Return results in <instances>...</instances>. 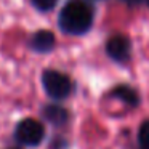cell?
I'll use <instances>...</instances> for the list:
<instances>
[{
    "label": "cell",
    "mask_w": 149,
    "mask_h": 149,
    "mask_svg": "<svg viewBox=\"0 0 149 149\" xmlns=\"http://www.w3.org/2000/svg\"><path fill=\"white\" fill-rule=\"evenodd\" d=\"M43 116L53 123H63L68 120V111L61 106H56V104H50L43 109Z\"/></svg>",
    "instance_id": "7"
},
{
    "label": "cell",
    "mask_w": 149,
    "mask_h": 149,
    "mask_svg": "<svg viewBox=\"0 0 149 149\" xmlns=\"http://www.w3.org/2000/svg\"><path fill=\"white\" fill-rule=\"evenodd\" d=\"M130 50H132V45H130V40L127 39L125 36H112L106 43V52L107 55L111 56L116 61H127L130 56Z\"/></svg>",
    "instance_id": "4"
},
{
    "label": "cell",
    "mask_w": 149,
    "mask_h": 149,
    "mask_svg": "<svg viewBox=\"0 0 149 149\" xmlns=\"http://www.w3.org/2000/svg\"><path fill=\"white\" fill-rule=\"evenodd\" d=\"M138 139L141 143V146L144 148H149V120L141 123L139 127V132H138Z\"/></svg>",
    "instance_id": "8"
},
{
    "label": "cell",
    "mask_w": 149,
    "mask_h": 149,
    "mask_svg": "<svg viewBox=\"0 0 149 149\" xmlns=\"http://www.w3.org/2000/svg\"><path fill=\"white\" fill-rule=\"evenodd\" d=\"M93 23V11L84 0H69L59 13V26L68 34H85Z\"/></svg>",
    "instance_id": "1"
},
{
    "label": "cell",
    "mask_w": 149,
    "mask_h": 149,
    "mask_svg": "<svg viewBox=\"0 0 149 149\" xmlns=\"http://www.w3.org/2000/svg\"><path fill=\"white\" fill-rule=\"evenodd\" d=\"M112 95H114V96H117L119 100H122L123 103L130 104V106H136L138 101H139L138 93H136L133 88L127 87V85H119V87H116V88H114V91H112Z\"/></svg>",
    "instance_id": "6"
},
{
    "label": "cell",
    "mask_w": 149,
    "mask_h": 149,
    "mask_svg": "<svg viewBox=\"0 0 149 149\" xmlns=\"http://www.w3.org/2000/svg\"><path fill=\"white\" fill-rule=\"evenodd\" d=\"M55 47V36L50 31H39L32 37V48L36 52L47 53Z\"/></svg>",
    "instance_id": "5"
},
{
    "label": "cell",
    "mask_w": 149,
    "mask_h": 149,
    "mask_svg": "<svg viewBox=\"0 0 149 149\" xmlns=\"http://www.w3.org/2000/svg\"><path fill=\"white\" fill-rule=\"evenodd\" d=\"M123 2H127V3H130V5H136V3H139L141 0H123Z\"/></svg>",
    "instance_id": "10"
},
{
    "label": "cell",
    "mask_w": 149,
    "mask_h": 149,
    "mask_svg": "<svg viewBox=\"0 0 149 149\" xmlns=\"http://www.w3.org/2000/svg\"><path fill=\"white\" fill-rule=\"evenodd\" d=\"M42 82L47 95L53 100H64L71 93L72 84L69 80V77L58 71H45Z\"/></svg>",
    "instance_id": "2"
},
{
    "label": "cell",
    "mask_w": 149,
    "mask_h": 149,
    "mask_svg": "<svg viewBox=\"0 0 149 149\" xmlns=\"http://www.w3.org/2000/svg\"><path fill=\"white\" fill-rule=\"evenodd\" d=\"M148 5H149V0H148Z\"/></svg>",
    "instance_id": "12"
},
{
    "label": "cell",
    "mask_w": 149,
    "mask_h": 149,
    "mask_svg": "<svg viewBox=\"0 0 149 149\" xmlns=\"http://www.w3.org/2000/svg\"><path fill=\"white\" fill-rule=\"evenodd\" d=\"M43 136H45V130L43 125L36 119H24L23 122L18 123L16 132H15V138L18 143L24 146H37L42 143Z\"/></svg>",
    "instance_id": "3"
},
{
    "label": "cell",
    "mask_w": 149,
    "mask_h": 149,
    "mask_svg": "<svg viewBox=\"0 0 149 149\" xmlns=\"http://www.w3.org/2000/svg\"><path fill=\"white\" fill-rule=\"evenodd\" d=\"M58 0H32V5L40 11H48L56 5Z\"/></svg>",
    "instance_id": "9"
},
{
    "label": "cell",
    "mask_w": 149,
    "mask_h": 149,
    "mask_svg": "<svg viewBox=\"0 0 149 149\" xmlns=\"http://www.w3.org/2000/svg\"><path fill=\"white\" fill-rule=\"evenodd\" d=\"M143 149H149V148H144V146H143Z\"/></svg>",
    "instance_id": "11"
}]
</instances>
